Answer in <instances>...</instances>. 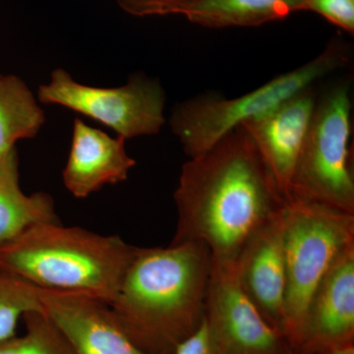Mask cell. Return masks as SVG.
Instances as JSON below:
<instances>
[{"label": "cell", "mask_w": 354, "mask_h": 354, "mask_svg": "<svg viewBox=\"0 0 354 354\" xmlns=\"http://www.w3.org/2000/svg\"><path fill=\"white\" fill-rule=\"evenodd\" d=\"M174 197L178 218L171 243L201 242L218 262H234L254 232L286 204L243 127L183 165Z\"/></svg>", "instance_id": "obj_1"}, {"label": "cell", "mask_w": 354, "mask_h": 354, "mask_svg": "<svg viewBox=\"0 0 354 354\" xmlns=\"http://www.w3.org/2000/svg\"><path fill=\"white\" fill-rule=\"evenodd\" d=\"M213 263L201 242L139 247L109 307L146 353L174 354L204 321Z\"/></svg>", "instance_id": "obj_2"}, {"label": "cell", "mask_w": 354, "mask_h": 354, "mask_svg": "<svg viewBox=\"0 0 354 354\" xmlns=\"http://www.w3.org/2000/svg\"><path fill=\"white\" fill-rule=\"evenodd\" d=\"M138 250L118 235L41 223L0 245V267L39 288L84 293L111 305Z\"/></svg>", "instance_id": "obj_3"}, {"label": "cell", "mask_w": 354, "mask_h": 354, "mask_svg": "<svg viewBox=\"0 0 354 354\" xmlns=\"http://www.w3.org/2000/svg\"><path fill=\"white\" fill-rule=\"evenodd\" d=\"M348 62L342 44L333 43L297 68L281 74L252 92L225 99L216 95H200L180 102L172 111L169 124L189 158L202 155L228 132L248 121L258 120L313 88L321 78Z\"/></svg>", "instance_id": "obj_4"}, {"label": "cell", "mask_w": 354, "mask_h": 354, "mask_svg": "<svg viewBox=\"0 0 354 354\" xmlns=\"http://www.w3.org/2000/svg\"><path fill=\"white\" fill-rule=\"evenodd\" d=\"M286 297L283 334L297 354L314 293L337 256L354 242V214L290 198L283 207Z\"/></svg>", "instance_id": "obj_5"}, {"label": "cell", "mask_w": 354, "mask_h": 354, "mask_svg": "<svg viewBox=\"0 0 354 354\" xmlns=\"http://www.w3.org/2000/svg\"><path fill=\"white\" fill-rule=\"evenodd\" d=\"M351 106L348 82L333 86L317 100L293 174L290 199L299 198L354 214L349 150Z\"/></svg>", "instance_id": "obj_6"}, {"label": "cell", "mask_w": 354, "mask_h": 354, "mask_svg": "<svg viewBox=\"0 0 354 354\" xmlns=\"http://www.w3.org/2000/svg\"><path fill=\"white\" fill-rule=\"evenodd\" d=\"M38 100L99 121L124 140L158 134L165 123L164 88L143 74L130 77L120 87L99 88L78 83L57 68L50 82L39 86Z\"/></svg>", "instance_id": "obj_7"}, {"label": "cell", "mask_w": 354, "mask_h": 354, "mask_svg": "<svg viewBox=\"0 0 354 354\" xmlns=\"http://www.w3.org/2000/svg\"><path fill=\"white\" fill-rule=\"evenodd\" d=\"M204 322L218 354H295L242 290L234 262L214 261Z\"/></svg>", "instance_id": "obj_8"}, {"label": "cell", "mask_w": 354, "mask_h": 354, "mask_svg": "<svg viewBox=\"0 0 354 354\" xmlns=\"http://www.w3.org/2000/svg\"><path fill=\"white\" fill-rule=\"evenodd\" d=\"M41 302L75 354H150L125 332L109 305L97 298L41 288Z\"/></svg>", "instance_id": "obj_9"}, {"label": "cell", "mask_w": 354, "mask_h": 354, "mask_svg": "<svg viewBox=\"0 0 354 354\" xmlns=\"http://www.w3.org/2000/svg\"><path fill=\"white\" fill-rule=\"evenodd\" d=\"M234 269L249 300L268 323L283 333L286 281L283 209L247 241L234 261Z\"/></svg>", "instance_id": "obj_10"}, {"label": "cell", "mask_w": 354, "mask_h": 354, "mask_svg": "<svg viewBox=\"0 0 354 354\" xmlns=\"http://www.w3.org/2000/svg\"><path fill=\"white\" fill-rule=\"evenodd\" d=\"M354 344V242L335 259L314 293L297 354H326Z\"/></svg>", "instance_id": "obj_11"}, {"label": "cell", "mask_w": 354, "mask_h": 354, "mask_svg": "<svg viewBox=\"0 0 354 354\" xmlns=\"http://www.w3.org/2000/svg\"><path fill=\"white\" fill-rule=\"evenodd\" d=\"M316 102L313 88H308L271 113L241 125L259 150L286 202Z\"/></svg>", "instance_id": "obj_12"}, {"label": "cell", "mask_w": 354, "mask_h": 354, "mask_svg": "<svg viewBox=\"0 0 354 354\" xmlns=\"http://www.w3.org/2000/svg\"><path fill=\"white\" fill-rule=\"evenodd\" d=\"M136 162L125 150V140L113 138L88 127L80 118L73 123L71 148L62 176L67 190L86 198L108 184L127 180Z\"/></svg>", "instance_id": "obj_13"}, {"label": "cell", "mask_w": 354, "mask_h": 354, "mask_svg": "<svg viewBox=\"0 0 354 354\" xmlns=\"http://www.w3.org/2000/svg\"><path fill=\"white\" fill-rule=\"evenodd\" d=\"M55 221H59L50 195L23 192L16 149L0 158V245L12 241L32 225Z\"/></svg>", "instance_id": "obj_14"}, {"label": "cell", "mask_w": 354, "mask_h": 354, "mask_svg": "<svg viewBox=\"0 0 354 354\" xmlns=\"http://www.w3.org/2000/svg\"><path fill=\"white\" fill-rule=\"evenodd\" d=\"M305 10V0H195L180 15L207 28L255 27Z\"/></svg>", "instance_id": "obj_15"}, {"label": "cell", "mask_w": 354, "mask_h": 354, "mask_svg": "<svg viewBox=\"0 0 354 354\" xmlns=\"http://www.w3.org/2000/svg\"><path fill=\"white\" fill-rule=\"evenodd\" d=\"M46 115L27 84L15 75H0V158L22 139H32Z\"/></svg>", "instance_id": "obj_16"}, {"label": "cell", "mask_w": 354, "mask_h": 354, "mask_svg": "<svg viewBox=\"0 0 354 354\" xmlns=\"http://www.w3.org/2000/svg\"><path fill=\"white\" fill-rule=\"evenodd\" d=\"M23 320L25 334L0 342V354H75L44 309L28 312Z\"/></svg>", "instance_id": "obj_17"}, {"label": "cell", "mask_w": 354, "mask_h": 354, "mask_svg": "<svg viewBox=\"0 0 354 354\" xmlns=\"http://www.w3.org/2000/svg\"><path fill=\"white\" fill-rule=\"evenodd\" d=\"M41 290L0 267V342L16 335L25 314L43 309Z\"/></svg>", "instance_id": "obj_18"}, {"label": "cell", "mask_w": 354, "mask_h": 354, "mask_svg": "<svg viewBox=\"0 0 354 354\" xmlns=\"http://www.w3.org/2000/svg\"><path fill=\"white\" fill-rule=\"evenodd\" d=\"M305 10L320 14L333 24L353 35L354 0H305Z\"/></svg>", "instance_id": "obj_19"}, {"label": "cell", "mask_w": 354, "mask_h": 354, "mask_svg": "<svg viewBox=\"0 0 354 354\" xmlns=\"http://www.w3.org/2000/svg\"><path fill=\"white\" fill-rule=\"evenodd\" d=\"M195 0H116L118 6L131 15L146 16L180 15L185 7Z\"/></svg>", "instance_id": "obj_20"}, {"label": "cell", "mask_w": 354, "mask_h": 354, "mask_svg": "<svg viewBox=\"0 0 354 354\" xmlns=\"http://www.w3.org/2000/svg\"><path fill=\"white\" fill-rule=\"evenodd\" d=\"M174 354H218L204 321L196 332L177 346Z\"/></svg>", "instance_id": "obj_21"}, {"label": "cell", "mask_w": 354, "mask_h": 354, "mask_svg": "<svg viewBox=\"0 0 354 354\" xmlns=\"http://www.w3.org/2000/svg\"><path fill=\"white\" fill-rule=\"evenodd\" d=\"M326 354H354V344L332 349Z\"/></svg>", "instance_id": "obj_22"}, {"label": "cell", "mask_w": 354, "mask_h": 354, "mask_svg": "<svg viewBox=\"0 0 354 354\" xmlns=\"http://www.w3.org/2000/svg\"><path fill=\"white\" fill-rule=\"evenodd\" d=\"M0 75H1V73H0Z\"/></svg>", "instance_id": "obj_23"}]
</instances>
